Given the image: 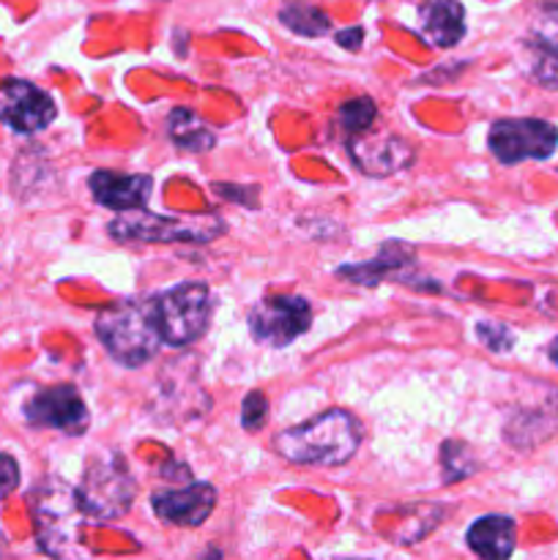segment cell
<instances>
[{"mask_svg": "<svg viewBox=\"0 0 558 560\" xmlns=\"http://www.w3.org/2000/svg\"><path fill=\"white\" fill-rule=\"evenodd\" d=\"M361 443V427L345 410H328L299 427L279 432L274 448L293 465H345Z\"/></svg>", "mask_w": 558, "mask_h": 560, "instance_id": "6da1fadb", "label": "cell"}, {"mask_svg": "<svg viewBox=\"0 0 558 560\" xmlns=\"http://www.w3.org/2000/svg\"><path fill=\"white\" fill-rule=\"evenodd\" d=\"M96 334L107 353L126 366H142L162 345L153 301H124L98 312Z\"/></svg>", "mask_w": 558, "mask_h": 560, "instance_id": "7a4b0ae2", "label": "cell"}, {"mask_svg": "<svg viewBox=\"0 0 558 560\" xmlns=\"http://www.w3.org/2000/svg\"><path fill=\"white\" fill-rule=\"evenodd\" d=\"M135 495L137 485L118 454H102L93 459L82 474V485L77 490L82 514L91 520L124 517L135 503Z\"/></svg>", "mask_w": 558, "mask_h": 560, "instance_id": "3957f363", "label": "cell"}, {"mask_svg": "<svg viewBox=\"0 0 558 560\" xmlns=\"http://www.w3.org/2000/svg\"><path fill=\"white\" fill-rule=\"evenodd\" d=\"M31 512L42 550L49 556H69L82 517L77 492L63 481H44L31 492Z\"/></svg>", "mask_w": 558, "mask_h": 560, "instance_id": "277c9868", "label": "cell"}, {"mask_svg": "<svg viewBox=\"0 0 558 560\" xmlns=\"http://www.w3.org/2000/svg\"><path fill=\"white\" fill-rule=\"evenodd\" d=\"M156 306L159 334L164 345L173 348H186L197 342L206 334L208 320H211V293L206 284L186 282L178 288L167 290L159 299H153Z\"/></svg>", "mask_w": 558, "mask_h": 560, "instance_id": "5b68a950", "label": "cell"}, {"mask_svg": "<svg viewBox=\"0 0 558 560\" xmlns=\"http://www.w3.org/2000/svg\"><path fill=\"white\" fill-rule=\"evenodd\" d=\"M222 224L213 217H197V219H178V217H159V213H148L142 208H131L124 211L113 224L109 233L118 241H211L219 235Z\"/></svg>", "mask_w": 558, "mask_h": 560, "instance_id": "8992f818", "label": "cell"}, {"mask_svg": "<svg viewBox=\"0 0 558 560\" xmlns=\"http://www.w3.org/2000/svg\"><path fill=\"white\" fill-rule=\"evenodd\" d=\"M487 142L501 164L550 159L558 148V129L542 118H507L490 126Z\"/></svg>", "mask_w": 558, "mask_h": 560, "instance_id": "52a82bcc", "label": "cell"}, {"mask_svg": "<svg viewBox=\"0 0 558 560\" xmlns=\"http://www.w3.org/2000/svg\"><path fill=\"white\" fill-rule=\"evenodd\" d=\"M312 310L299 295H268L249 312L252 337L268 345H290L310 328Z\"/></svg>", "mask_w": 558, "mask_h": 560, "instance_id": "ba28073f", "label": "cell"}, {"mask_svg": "<svg viewBox=\"0 0 558 560\" xmlns=\"http://www.w3.org/2000/svg\"><path fill=\"white\" fill-rule=\"evenodd\" d=\"M55 102L25 80H9L0 85V120L20 135H36L55 120Z\"/></svg>", "mask_w": 558, "mask_h": 560, "instance_id": "9c48e42d", "label": "cell"}, {"mask_svg": "<svg viewBox=\"0 0 558 560\" xmlns=\"http://www.w3.org/2000/svg\"><path fill=\"white\" fill-rule=\"evenodd\" d=\"M27 421L33 427H53L66 435H82L88 430V408L71 386L44 388L27 402Z\"/></svg>", "mask_w": 558, "mask_h": 560, "instance_id": "30bf717a", "label": "cell"}, {"mask_svg": "<svg viewBox=\"0 0 558 560\" xmlns=\"http://www.w3.org/2000/svg\"><path fill=\"white\" fill-rule=\"evenodd\" d=\"M350 156L359 164V170L372 178H386V175L399 173V170L410 167L416 159L414 142L403 140V137L383 135V137H367V140L350 142Z\"/></svg>", "mask_w": 558, "mask_h": 560, "instance_id": "8fae6325", "label": "cell"}, {"mask_svg": "<svg viewBox=\"0 0 558 560\" xmlns=\"http://www.w3.org/2000/svg\"><path fill=\"white\" fill-rule=\"evenodd\" d=\"M217 506V490L211 485H189L184 490H164L153 495V512L170 525L195 528L208 520Z\"/></svg>", "mask_w": 558, "mask_h": 560, "instance_id": "7c38bea8", "label": "cell"}, {"mask_svg": "<svg viewBox=\"0 0 558 560\" xmlns=\"http://www.w3.org/2000/svg\"><path fill=\"white\" fill-rule=\"evenodd\" d=\"M558 435V394H547L542 402L514 410L507 424V441L514 448H534Z\"/></svg>", "mask_w": 558, "mask_h": 560, "instance_id": "4fadbf2b", "label": "cell"}, {"mask_svg": "<svg viewBox=\"0 0 558 560\" xmlns=\"http://www.w3.org/2000/svg\"><path fill=\"white\" fill-rule=\"evenodd\" d=\"M91 191L96 202L113 208V211H131L142 208L151 195V178L148 175H120L109 170H98L91 175Z\"/></svg>", "mask_w": 558, "mask_h": 560, "instance_id": "5bb4252c", "label": "cell"}, {"mask_svg": "<svg viewBox=\"0 0 558 560\" xmlns=\"http://www.w3.org/2000/svg\"><path fill=\"white\" fill-rule=\"evenodd\" d=\"M421 33L435 47H454L465 33V11L460 0H425L419 9Z\"/></svg>", "mask_w": 558, "mask_h": 560, "instance_id": "9a60e30c", "label": "cell"}, {"mask_svg": "<svg viewBox=\"0 0 558 560\" xmlns=\"http://www.w3.org/2000/svg\"><path fill=\"white\" fill-rule=\"evenodd\" d=\"M514 541H518V525L503 514H487L468 528V547L479 558H509L514 552Z\"/></svg>", "mask_w": 558, "mask_h": 560, "instance_id": "2e32d148", "label": "cell"}, {"mask_svg": "<svg viewBox=\"0 0 558 560\" xmlns=\"http://www.w3.org/2000/svg\"><path fill=\"white\" fill-rule=\"evenodd\" d=\"M518 63H520V71H523L525 77H531L536 85L547 88V91H558V52L556 49H550L547 44L531 38V42H525L523 47H520Z\"/></svg>", "mask_w": 558, "mask_h": 560, "instance_id": "e0dca14e", "label": "cell"}, {"mask_svg": "<svg viewBox=\"0 0 558 560\" xmlns=\"http://www.w3.org/2000/svg\"><path fill=\"white\" fill-rule=\"evenodd\" d=\"M167 131H170V137H173L175 145L184 148V151L202 153V151H208V148H213V142H217L213 131H208L206 124H202L195 113H189V109H181V107L170 113Z\"/></svg>", "mask_w": 558, "mask_h": 560, "instance_id": "ac0fdd59", "label": "cell"}, {"mask_svg": "<svg viewBox=\"0 0 558 560\" xmlns=\"http://www.w3.org/2000/svg\"><path fill=\"white\" fill-rule=\"evenodd\" d=\"M279 22H282L284 27H290L293 33H299V36H306V38L323 36V33L332 27L328 16L310 3L282 5V9H279Z\"/></svg>", "mask_w": 558, "mask_h": 560, "instance_id": "d6986e66", "label": "cell"}, {"mask_svg": "<svg viewBox=\"0 0 558 560\" xmlns=\"http://www.w3.org/2000/svg\"><path fill=\"white\" fill-rule=\"evenodd\" d=\"M377 118V107L370 96L353 98V102H345L337 113V124L342 126L348 135H359V131L370 129L372 120Z\"/></svg>", "mask_w": 558, "mask_h": 560, "instance_id": "ffe728a7", "label": "cell"}, {"mask_svg": "<svg viewBox=\"0 0 558 560\" xmlns=\"http://www.w3.org/2000/svg\"><path fill=\"white\" fill-rule=\"evenodd\" d=\"M443 479L446 481H460V479H468L470 474L476 470V463L470 459V452L463 446V443H446L443 446Z\"/></svg>", "mask_w": 558, "mask_h": 560, "instance_id": "44dd1931", "label": "cell"}, {"mask_svg": "<svg viewBox=\"0 0 558 560\" xmlns=\"http://www.w3.org/2000/svg\"><path fill=\"white\" fill-rule=\"evenodd\" d=\"M531 33L536 42L547 44L558 52V5H542L531 20Z\"/></svg>", "mask_w": 558, "mask_h": 560, "instance_id": "7402d4cb", "label": "cell"}, {"mask_svg": "<svg viewBox=\"0 0 558 560\" xmlns=\"http://www.w3.org/2000/svg\"><path fill=\"white\" fill-rule=\"evenodd\" d=\"M268 419V402L260 392H252L249 397L244 399V408H241V424L246 430H260Z\"/></svg>", "mask_w": 558, "mask_h": 560, "instance_id": "603a6c76", "label": "cell"}, {"mask_svg": "<svg viewBox=\"0 0 558 560\" xmlns=\"http://www.w3.org/2000/svg\"><path fill=\"white\" fill-rule=\"evenodd\" d=\"M476 337H479L490 350L512 348V334H509V328L496 326V323H479V326H476Z\"/></svg>", "mask_w": 558, "mask_h": 560, "instance_id": "cb8c5ba5", "label": "cell"}, {"mask_svg": "<svg viewBox=\"0 0 558 560\" xmlns=\"http://www.w3.org/2000/svg\"><path fill=\"white\" fill-rule=\"evenodd\" d=\"M20 485V468H16L14 457L9 454H0V498L11 495Z\"/></svg>", "mask_w": 558, "mask_h": 560, "instance_id": "d4e9b609", "label": "cell"}, {"mask_svg": "<svg viewBox=\"0 0 558 560\" xmlns=\"http://www.w3.org/2000/svg\"><path fill=\"white\" fill-rule=\"evenodd\" d=\"M339 47H348V49H359L361 42H364V31L361 27H350V31H342L337 36Z\"/></svg>", "mask_w": 558, "mask_h": 560, "instance_id": "484cf974", "label": "cell"}, {"mask_svg": "<svg viewBox=\"0 0 558 560\" xmlns=\"http://www.w3.org/2000/svg\"><path fill=\"white\" fill-rule=\"evenodd\" d=\"M550 359H553V364L558 366V337L550 342Z\"/></svg>", "mask_w": 558, "mask_h": 560, "instance_id": "4316f807", "label": "cell"}]
</instances>
